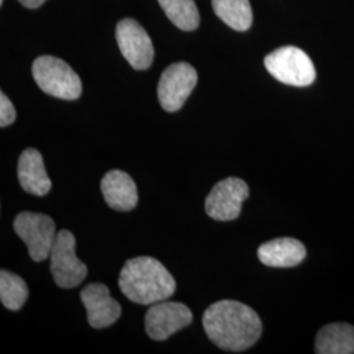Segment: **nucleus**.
<instances>
[{
    "instance_id": "obj_9",
    "label": "nucleus",
    "mask_w": 354,
    "mask_h": 354,
    "mask_svg": "<svg viewBox=\"0 0 354 354\" xmlns=\"http://www.w3.org/2000/svg\"><path fill=\"white\" fill-rule=\"evenodd\" d=\"M193 314L185 304L162 301L151 304L145 317V327L152 340L165 342L180 329L188 327Z\"/></svg>"
},
{
    "instance_id": "obj_3",
    "label": "nucleus",
    "mask_w": 354,
    "mask_h": 354,
    "mask_svg": "<svg viewBox=\"0 0 354 354\" xmlns=\"http://www.w3.org/2000/svg\"><path fill=\"white\" fill-rule=\"evenodd\" d=\"M32 74L38 87L53 97L76 100L82 95V80L71 66L51 55L38 57Z\"/></svg>"
},
{
    "instance_id": "obj_14",
    "label": "nucleus",
    "mask_w": 354,
    "mask_h": 354,
    "mask_svg": "<svg viewBox=\"0 0 354 354\" xmlns=\"http://www.w3.org/2000/svg\"><path fill=\"white\" fill-rule=\"evenodd\" d=\"M257 256L260 261L272 268H292L299 266L306 257L304 244L292 238H279L260 245Z\"/></svg>"
},
{
    "instance_id": "obj_5",
    "label": "nucleus",
    "mask_w": 354,
    "mask_h": 354,
    "mask_svg": "<svg viewBox=\"0 0 354 354\" xmlns=\"http://www.w3.org/2000/svg\"><path fill=\"white\" fill-rule=\"evenodd\" d=\"M17 236L24 241L33 261L41 263L50 257L57 239V227L49 215L23 212L13 221Z\"/></svg>"
},
{
    "instance_id": "obj_8",
    "label": "nucleus",
    "mask_w": 354,
    "mask_h": 354,
    "mask_svg": "<svg viewBox=\"0 0 354 354\" xmlns=\"http://www.w3.org/2000/svg\"><path fill=\"white\" fill-rule=\"evenodd\" d=\"M250 189L245 181L236 177H228L209 193L205 201L206 214L215 221L227 222L236 219L241 212V205L248 198Z\"/></svg>"
},
{
    "instance_id": "obj_6",
    "label": "nucleus",
    "mask_w": 354,
    "mask_h": 354,
    "mask_svg": "<svg viewBox=\"0 0 354 354\" xmlns=\"http://www.w3.org/2000/svg\"><path fill=\"white\" fill-rule=\"evenodd\" d=\"M76 241L73 232H58L50 252V270L54 282L62 289H73L87 277V266L77 259Z\"/></svg>"
},
{
    "instance_id": "obj_19",
    "label": "nucleus",
    "mask_w": 354,
    "mask_h": 354,
    "mask_svg": "<svg viewBox=\"0 0 354 354\" xmlns=\"http://www.w3.org/2000/svg\"><path fill=\"white\" fill-rule=\"evenodd\" d=\"M16 120V111L11 100L1 92L0 93V127H10Z\"/></svg>"
},
{
    "instance_id": "obj_15",
    "label": "nucleus",
    "mask_w": 354,
    "mask_h": 354,
    "mask_svg": "<svg viewBox=\"0 0 354 354\" xmlns=\"http://www.w3.org/2000/svg\"><path fill=\"white\" fill-rule=\"evenodd\" d=\"M315 352L319 354H353L354 327L348 323H333L317 332Z\"/></svg>"
},
{
    "instance_id": "obj_18",
    "label": "nucleus",
    "mask_w": 354,
    "mask_h": 354,
    "mask_svg": "<svg viewBox=\"0 0 354 354\" xmlns=\"http://www.w3.org/2000/svg\"><path fill=\"white\" fill-rule=\"evenodd\" d=\"M29 290L20 276L3 269L0 272V301L11 311L20 310L28 299Z\"/></svg>"
},
{
    "instance_id": "obj_12",
    "label": "nucleus",
    "mask_w": 354,
    "mask_h": 354,
    "mask_svg": "<svg viewBox=\"0 0 354 354\" xmlns=\"http://www.w3.org/2000/svg\"><path fill=\"white\" fill-rule=\"evenodd\" d=\"M102 192L105 203L117 212H130L138 203V189L134 180L120 169L105 174L102 180Z\"/></svg>"
},
{
    "instance_id": "obj_7",
    "label": "nucleus",
    "mask_w": 354,
    "mask_h": 354,
    "mask_svg": "<svg viewBox=\"0 0 354 354\" xmlns=\"http://www.w3.org/2000/svg\"><path fill=\"white\" fill-rule=\"evenodd\" d=\"M198 75L193 66L187 62L171 64L160 76L158 97L167 112H177L197 86Z\"/></svg>"
},
{
    "instance_id": "obj_20",
    "label": "nucleus",
    "mask_w": 354,
    "mask_h": 354,
    "mask_svg": "<svg viewBox=\"0 0 354 354\" xmlns=\"http://www.w3.org/2000/svg\"><path fill=\"white\" fill-rule=\"evenodd\" d=\"M24 7L26 8H30V10H35L38 8L39 6H42L46 0H19Z\"/></svg>"
},
{
    "instance_id": "obj_13",
    "label": "nucleus",
    "mask_w": 354,
    "mask_h": 354,
    "mask_svg": "<svg viewBox=\"0 0 354 354\" xmlns=\"http://www.w3.org/2000/svg\"><path fill=\"white\" fill-rule=\"evenodd\" d=\"M17 176L21 188L26 193L42 197L50 192V178L48 176L42 155L36 149H26L21 152L17 165Z\"/></svg>"
},
{
    "instance_id": "obj_1",
    "label": "nucleus",
    "mask_w": 354,
    "mask_h": 354,
    "mask_svg": "<svg viewBox=\"0 0 354 354\" xmlns=\"http://www.w3.org/2000/svg\"><path fill=\"white\" fill-rule=\"evenodd\" d=\"M203 324L210 342L227 352L251 348L263 332L261 319L250 306L230 299L207 307Z\"/></svg>"
},
{
    "instance_id": "obj_17",
    "label": "nucleus",
    "mask_w": 354,
    "mask_h": 354,
    "mask_svg": "<svg viewBox=\"0 0 354 354\" xmlns=\"http://www.w3.org/2000/svg\"><path fill=\"white\" fill-rule=\"evenodd\" d=\"M167 17L178 29L190 32L200 26V12L194 0H158Z\"/></svg>"
},
{
    "instance_id": "obj_2",
    "label": "nucleus",
    "mask_w": 354,
    "mask_h": 354,
    "mask_svg": "<svg viewBox=\"0 0 354 354\" xmlns=\"http://www.w3.org/2000/svg\"><path fill=\"white\" fill-rule=\"evenodd\" d=\"M120 289L134 304H158L176 291V281L159 260L140 256L127 261L118 279Z\"/></svg>"
},
{
    "instance_id": "obj_4",
    "label": "nucleus",
    "mask_w": 354,
    "mask_h": 354,
    "mask_svg": "<svg viewBox=\"0 0 354 354\" xmlns=\"http://www.w3.org/2000/svg\"><path fill=\"white\" fill-rule=\"evenodd\" d=\"M266 68L281 83L294 87H307L314 83L317 71L313 61L295 46H283L266 57Z\"/></svg>"
},
{
    "instance_id": "obj_21",
    "label": "nucleus",
    "mask_w": 354,
    "mask_h": 354,
    "mask_svg": "<svg viewBox=\"0 0 354 354\" xmlns=\"http://www.w3.org/2000/svg\"><path fill=\"white\" fill-rule=\"evenodd\" d=\"M0 4H3V0H0Z\"/></svg>"
},
{
    "instance_id": "obj_16",
    "label": "nucleus",
    "mask_w": 354,
    "mask_h": 354,
    "mask_svg": "<svg viewBox=\"0 0 354 354\" xmlns=\"http://www.w3.org/2000/svg\"><path fill=\"white\" fill-rule=\"evenodd\" d=\"M212 4L215 15L230 28L244 32L252 26L250 0H212Z\"/></svg>"
},
{
    "instance_id": "obj_10",
    "label": "nucleus",
    "mask_w": 354,
    "mask_h": 354,
    "mask_svg": "<svg viewBox=\"0 0 354 354\" xmlns=\"http://www.w3.org/2000/svg\"><path fill=\"white\" fill-rule=\"evenodd\" d=\"M115 38L124 58L136 70H147L153 61V45L147 32L134 19H124L115 28Z\"/></svg>"
},
{
    "instance_id": "obj_11",
    "label": "nucleus",
    "mask_w": 354,
    "mask_h": 354,
    "mask_svg": "<svg viewBox=\"0 0 354 354\" xmlns=\"http://www.w3.org/2000/svg\"><path fill=\"white\" fill-rule=\"evenodd\" d=\"M80 299L87 310V320L92 328L111 327L122 314L121 306L104 283L86 286L80 292Z\"/></svg>"
}]
</instances>
